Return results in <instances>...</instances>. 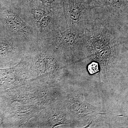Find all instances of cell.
I'll return each mask as SVG.
<instances>
[{
	"mask_svg": "<svg viewBox=\"0 0 128 128\" xmlns=\"http://www.w3.org/2000/svg\"><path fill=\"white\" fill-rule=\"evenodd\" d=\"M85 31L66 26L64 32L54 34L53 41L54 45L62 50L69 63L78 62L86 58L83 52Z\"/></svg>",
	"mask_w": 128,
	"mask_h": 128,
	"instance_id": "cell-2",
	"label": "cell"
},
{
	"mask_svg": "<svg viewBox=\"0 0 128 128\" xmlns=\"http://www.w3.org/2000/svg\"><path fill=\"white\" fill-rule=\"evenodd\" d=\"M99 66L98 64L96 62L92 61L88 66V71L91 74H93L99 71Z\"/></svg>",
	"mask_w": 128,
	"mask_h": 128,
	"instance_id": "cell-8",
	"label": "cell"
},
{
	"mask_svg": "<svg viewBox=\"0 0 128 128\" xmlns=\"http://www.w3.org/2000/svg\"><path fill=\"white\" fill-rule=\"evenodd\" d=\"M53 19L52 17L49 15H47L41 20V27L46 28L50 26L52 24Z\"/></svg>",
	"mask_w": 128,
	"mask_h": 128,
	"instance_id": "cell-7",
	"label": "cell"
},
{
	"mask_svg": "<svg viewBox=\"0 0 128 128\" xmlns=\"http://www.w3.org/2000/svg\"><path fill=\"white\" fill-rule=\"evenodd\" d=\"M66 26L86 30L91 8L89 0H64Z\"/></svg>",
	"mask_w": 128,
	"mask_h": 128,
	"instance_id": "cell-3",
	"label": "cell"
},
{
	"mask_svg": "<svg viewBox=\"0 0 128 128\" xmlns=\"http://www.w3.org/2000/svg\"><path fill=\"white\" fill-rule=\"evenodd\" d=\"M34 14L35 18L38 21L42 20L44 17L47 16V14L45 12L39 9L34 10Z\"/></svg>",
	"mask_w": 128,
	"mask_h": 128,
	"instance_id": "cell-9",
	"label": "cell"
},
{
	"mask_svg": "<svg viewBox=\"0 0 128 128\" xmlns=\"http://www.w3.org/2000/svg\"><path fill=\"white\" fill-rule=\"evenodd\" d=\"M128 23L106 9L91 8L83 49L87 59L97 63L102 72L112 71L128 62Z\"/></svg>",
	"mask_w": 128,
	"mask_h": 128,
	"instance_id": "cell-1",
	"label": "cell"
},
{
	"mask_svg": "<svg viewBox=\"0 0 128 128\" xmlns=\"http://www.w3.org/2000/svg\"><path fill=\"white\" fill-rule=\"evenodd\" d=\"M64 102L73 118L74 117L81 118L87 115L105 113L102 112L100 108L88 103L83 94H69Z\"/></svg>",
	"mask_w": 128,
	"mask_h": 128,
	"instance_id": "cell-4",
	"label": "cell"
},
{
	"mask_svg": "<svg viewBox=\"0 0 128 128\" xmlns=\"http://www.w3.org/2000/svg\"><path fill=\"white\" fill-rule=\"evenodd\" d=\"M91 8L106 9L120 21L128 23V0H89Z\"/></svg>",
	"mask_w": 128,
	"mask_h": 128,
	"instance_id": "cell-5",
	"label": "cell"
},
{
	"mask_svg": "<svg viewBox=\"0 0 128 128\" xmlns=\"http://www.w3.org/2000/svg\"><path fill=\"white\" fill-rule=\"evenodd\" d=\"M5 23L13 30L19 31L22 28V24L19 18L12 14L3 16Z\"/></svg>",
	"mask_w": 128,
	"mask_h": 128,
	"instance_id": "cell-6",
	"label": "cell"
}]
</instances>
